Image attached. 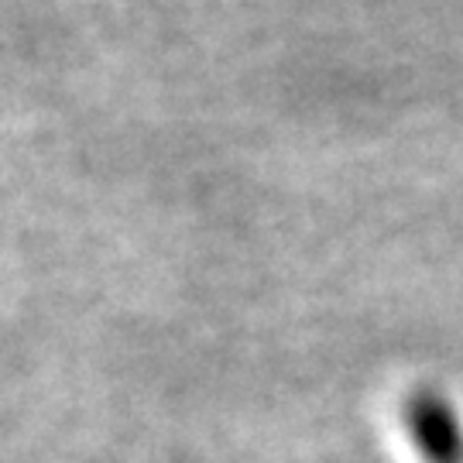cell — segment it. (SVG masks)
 Here are the masks:
<instances>
[{
	"mask_svg": "<svg viewBox=\"0 0 463 463\" xmlns=\"http://www.w3.org/2000/svg\"><path fill=\"white\" fill-rule=\"evenodd\" d=\"M405 426L426 463H463V426L457 409L432 388H422L405 405Z\"/></svg>",
	"mask_w": 463,
	"mask_h": 463,
	"instance_id": "cell-1",
	"label": "cell"
}]
</instances>
